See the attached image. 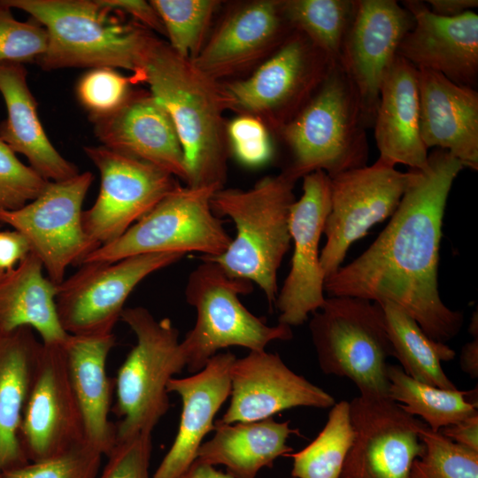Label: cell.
<instances>
[{
    "label": "cell",
    "mask_w": 478,
    "mask_h": 478,
    "mask_svg": "<svg viewBox=\"0 0 478 478\" xmlns=\"http://www.w3.org/2000/svg\"><path fill=\"white\" fill-rule=\"evenodd\" d=\"M388 397L408 413L420 417L435 432L478 414L477 405L466 400L467 390L439 389L406 374L401 366L389 365Z\"/></svg>",
    "instance_id": "32"
},
{
    "label": "cell",
    "mask_w": 478,
    "mask_h": 478,
    "mask_svg": "<svg viewBox=\"0 0 478 478\" xmlns=\"http://www.w3.org/2000/svg\"><path fill=\"white\" fill-rule=\"evenodd\" d=\"M429 10L442 17H457L478 6L477 0H427Z\"/></svg>",
    "instance_id": "46"
},
{
    "label": "cell",
    "mask_w": 478,
    "mask_h": 478,
    "mask_svg": "<svg viewBox=\"0 0 478 478\" xmlns=\"http://www.w3.org/2000/svg\"><path fill=\"white\" fill-rule=\"evenodd\" d=\"M309 329L325 374L348 378L359 395L388 397L387 358L394 351L379 303L326 297L313 312Z\"/></svg>",
    "instance_id": "7"
},
{
    "label": "cell",
    "mask_w": 478,
    "mask_h": 478,
    "mask_svg": "<svg viewBox=\"0 0 478 478\" xmlns=\"http://www.w3.org/2000/svg\"><path fill=\"white\" fill-rule=\"evenodd\" d=\"M303 193L289 213L294 250L290 270L275 300L279 323L299 326L325 302L319 245L330 211V178L321 170L303 177Z\"/></svg>",
    "instance_id": "17"
},
{
    "label": "cell",
    "mask_w": 478,
    "mask_h": 478,
    "mask_svg": "<svg viewBox=\"0 0 478 478\" xmlns=\"http://www.w3.org/2000/svg\"><path fill=\"white\" fill-rule=\"evenodd\" d=\"M357 0H283L282 13L293 30L337 62Z\"/></svg>",
    "instance_id": "33"
},
{
    "label": "cell",
    "mask_w": 478,
    "mask_h": 478,
    "mask_svg": "<svg viewBox=\"0 0 478 478\" xmlns=\"http://www.w3.org/2000/svg\"><path fill=\"white\" fill-rule=\"evenodd\" d=\"M140 82L169 113L184 155L189 187L222 189L227 178V109L221 84L155 37L142 66Z\"/></svg>",
    "instance_id": "2"
},
{
    "label": "cell",
    "mask_w": 478,
    "mask_h": 478,
    "mask_svg": "<svg viewBox=\"0 0 478 478\" xmlns=\"http://www.w3.org/2000/svg\"><path fill=\"white\" fill-rule=\"evenodd\" d=\"M469 332L474 335V337H478V317L476 311L472 316L471 323L469 326Z\"/></svg>",
    "instance_id": "49"
},
{
    "label": "cell",
    "mask_w": 478,
    "mask_h": 478,
    "mask_svg": "<svg viewBox=\"0 0 478 478\" xmlns=\"http://www.w3.org/2000/svg\"><path fill=\"white\" fill-rule=\"evenodd\" d=\"M235 356L217 353L204 367L185 378L173 377L168 393L181 399L177 434L151 478H176L196 459L205 436L214 429V418L230 396V369Z\"/></svg>",
    "instance_id": "23"
},
{
    "label": "cell",
    "mask_w": 478,
    "mask_h": 478,
    "mask_svg": "<svg viewBox=\"0 0 478 478\" xmlns=\"http://www.w3.org/2000/svg\"><path fill=\"white\" fill-rule=\"evenodd\" d=\"M48 182L30 166L24 165L0 139V212L26 205L43 191Z\"/></svg>",
    "instance_id": "40"
},
{
    "label": "cell",
    "mask_w": 478,
    "mask_h": 478,
    "mask_svg": "<svg viewBox=\"0 0 478 478\" xmlns=\"http://www.w3.org/2000/svg\"><path fill=\"white\" fill-rule=\"evenodd\" d=\"M83 150L100 173L98 196L81 216L93 251L120 237L180 184L169 173L103 145Z\"/></svg>",
    "instance_id": "14"
},
{
    "label": "cell",
    "mask_w": 478,
    "mask_h": 478,
    "mask_svg": "<svg viewBox=\"0 0 478 478\" xmlns=\"http://www.w3.org/2000/svg\"><path fill=\"white\" fill-rule=\"evenodd\" d=\"M216 190L179 184L120 237L94 250L81 265L147 253L199 252L204 258L220 255L232 238L212 211Z\"/></svg>",
    "instance_id": "9"
},
{
    "label": "cell",
    "mask_w": 478,
    "mask_h": 478,
    "mask_svg": "<svg viewBox=\"0 0 478 478\" xmlns=\"http://www.w3.org/2000/svg\"><path fill=\"white\" fill-rule=\"evenodd\" d=\"M417 169L401 172L377 160L330 178V211L320 261L326 279L341 266L351 245L377 223L391 217Z\"/></svg>",
    "instance_id": "12"
},
{
    "label": "cell",
    "mask_w": 478,
    "mask_h": 478,
    "mask_svg": "<svg viewBox=\"0 0 478 478\" xmlns=\"http://www.w3.org/2000/svg\"><path fill=\"white\" fill-rule=\"evenodd\" d=\"M120 320L134 332L136 343L113 380L117 442L152 433L170 408L168 382L186 367L179 331L169 318L157 320L135 306L125 308Z\"/></svg>",
    "instance_id": "6"
},
{
    "label": "cell",
    "mask_w": 478,
    "mask_h": 478,
    "mask_svg": "<svg viewBox=\"0 0 478 478\" xmlns=\"http://www.w3.org/2000/svg\"><path fill=\"white\" fill-rule=\"evenodd\" d=\"M64 341L42 343L35 366L19 429L20 446L29 462L58 456L87 443Z\"/></svg>",
    "instance_id": "15"
},
{
    "label": "cell",
    "mask_w": 478,
    "mask_h": 478,
    "mask_svg": "<svg viewBox=\"0 0 478 478\" xmlns=\"http://www.w3.org/2000/svg\"><path fill=\"white\" fill-rule=\"evenodd\" d=\"M103 146L151 164L188 181L184 155L174 124L150 91H131L115 111L90 118Z\"/></svg>",
    "instance_id": "20"
},
{
    "label": "cell",
    "mask_w": 478,
    "mask_h": 478,
    "mask_svg": "<svg viewBox=\"0 0 478 478\" xmlns=\"http://www.w3.org/2000/svg\"><path fill=\"white\" fill-rule=\"evenodd\" d=\"M230 382V403L218 423L257 421L295 407L331 408L335 404L333 396L266 350L235 358Z\"/></svg>",
    "instance_id": "19"
},
{
    "label": "cell",
    "mask_w": 478,
    "mask_h": 478,
    "mask_svg": "<svg viewBox=\"0 0 478 478\" xmlns=\"http://www.w3.org/2000/svg\"><path fill=\"white\" fill-rule=\"evenodd\" d=\"M102 457L85 443L58 456L4 471L0 478H96Z\"/></svg>",
    "instance_id": "39"
},
{
    "label": "cell",
    "mask_w": 478,
    "mask_h": 478,
    "mask_svg": "<svg viewBox=\"0 0 478 478\" xmlns=\"http://www.w3.org/2000/svg\"><path fill=\"white\" fill-rule=\"evenodd\" d=\"M27 78L24 65L0 64V93L7 109V118L0 123V139L15 153L24 155L30 166L45 180L70 179L80 173L79 169L49 140Z\"/></svg>",
    "instance_id": "27"
},
{
    "label": "cell",
    "mask_w": 478,
    "mask_h": 478,
    "mask_svg": "<svg viewBox=\"0 0 478 478\" xmlns=\"http://www.w3.org/2000/svg\"><path fill=\"white\" fill-rule=\"evenodd\" d=\"M354 438L350 402L342 400L331 407L315 439L303 450L287 455L293 458L292 477L339 478Z\"/></svg>",
    "instance_id": "34"
},
{
    "label": "cell",
    "mask_w": 478,
    "mask_h": 478,
    "mask_svg": "<svg viewBox=\"0 0 478 478\" xmlns=\"http://www.w3.org/2000/svg\"><path fill=\"white\" fill-rule=\"evenodd\" d=\"M231 150L239 162L256 167L272 156V144L266 125L258 117L242 114L226 127Z\"/></svg>",
    "instance_id": "41"
},
{
    "label": "cell",
    "mask_w": 478,
    "mask_h": 478,
    "mask_svg": "<svg viewBox=\"0 0 478 478\" xmlns=\"http://www.w3.org/2000/svg\"><path fill=\"white\" fill-rule=\"evenodd\" d=\"M252 289V282L227 275L213 261L204 260L189 274L185 297L195 308L197 320L181 342L189 372L203 369L224 348L241 346L258 351L273 341L293 337L291 327L269 326L242 304L239 296Z\"/></svg>",
    "instance_id": "8"
},
{
    "label": "cell",
    "mask_w": 478,
    "mask_h": 478,
    "mask_svg": "<svg viewBox=\"0 0 478 478\" xmlns=\"http://www.w3.org/2000/svg\"><path fill=\"white\" fill-rule=\"evenodd\" d=\"M134 84L116 69L98 67L89 69L78 81L76 97L89 113V118L108 114L119 108L128 97Z\"/></svg>",
    "instance_id": "37"
},
{
    "label": "cell",
    "mask_w": 478,
    "mask_h": 478,
    "mask_svg": "<svg viewBox=\"0 0 478 478\" xmlns=\"http://www.w3.org/2000/svg\"><path fill=\"white\" fill-rule=\"evenodd\" d=\"M183 256L175 252L147 253L113 262L81 264L77 272L57 285L55 304L62 328L73 335L112 334L135 288Z\"/></svg>",
    "instance_id": "11"
},
{
    "label": "cell",
    "mask_w": 478,
    "mask_h": 478,
    "mask_svg": "<svg viewBox=\"0 0 478 478\" xmlns=\"http://www.w3.org/2000/svg\"><path fill=\"white\" fill-rule=\"evenodd\" d=\"M439 432L451 441L478 452V414L444 427Z\"/></svg>",
    "instance_id": "45"
},
{
    "label": "cell",
    "mask_w": 478,
    "mask_h": 478,
    "mask_svg": "<svg viewBox=\"0 0 478 478\" xmlns=\"http://www.w3.org/2000/svg\"><path fill=\"white\" fill-rule=\"evenodd\" d=\"M428 159L385 228L361 255L325 280L324 291L392 302L430 339L446 343L460 332L464 316L440 297V242L449 193L464 166L440 149Z\"/></svg>",
    "instance_id": "1"
},
{
    "label": "cell",
    "mask_w": 478,
    "mask_h": 478,
    "mask_svg": "<svg viewBox=\"0 0 478 478\" xmlns=\"http://www.w3.org/2000/svg\"><path fill=\"white\" fill-rule=\"evenodd\" d=\"M335 63L294 30L251 76L221 84L227 106L266 117L279 130L314 95Z\"/></svg>",
    "instance_id": "10"
},
{
    "label": "cell",
    "mask_w": 478,
    "mask_h": 478,
    "mask_svg": "<svg viewBox=\"0 0 478 478\" xmlns=\"http://www.w3.org/2000/svg\"><path fill=\"white\" fill-rule=\"evenodd\" d=\"M90 172L64 181H49L34 200L14 211L0 212V222L27 239L31 252L56 285L70 265H81L93 249L82 227V204L92 184Z\"/></svg>",
    "instance_id": "13"
},
{
    "label": "cell",
    "mask_w": 478,
    "mask_h": 478,
    "mask_svg": "<svg viewBox=\"0 0 478 478\" xmlns=\"http://www.w3.org/2000/svg\"><path fill=\"white\" fill-rule=\"evenodd\" d=\"M11 9L0 0V64L37 63L47 50V31L33 19L17 20Z\"/></svg>",
    "instance_id": "38"
},
{
    "label": "cell",
    "mask_w": 478,
    "mask_h": 478,
    "mask_svg": "<svg viewBox=\"0 0 478 478\" xmlns=\"http://www.w3.org/2000/svg\"><path fill=\"white\" fill-rule=\"evenodd\" d=\"M383 310L394 355L403 371L420 382L449 390L458 389L443 370L442 361H451L454 350L430 339L403 309L389 301L379 303Z\"/></svg>",
    "instance_id": "31"
},
{
    "label": "cell",
    "mask_w": 478,
    "mask_h": 478,
    "mask_svg": "<svg viewBox=\"0 0 478 478\" xmlns=\"http://www.w3.org/2000/svg\"><path fill=\"white\" fill-rule=\"evenodd\" d=\"M350 408L355 438L339 478H410L427 424L388 397L358 395Z\"/></svg>",
    "instance_id": "16"
},
{
    "label": "cell",
    "mask_w": 478,
    "mask_h": 478,
    "mask_svg": "<svg viewBox=\"0 0 478 478\" xmlns=\"http://www.w3.org/2000/svg\"><path fill=\"white\" fill-rule=\"evenodd\" d=\"M366 127L358 93L335 63L310 100L279 129L292 157L283 171L297 181L318 170L332 177L366 166Z\"/></svg>",
    "instance_id": "5"
},
{
    "label": "cell",
    "mask_w": 478,
    "mask_h": 478,
    "mask_svg": "<svg viewBox=\"0 0 478 478\" xmlns=\"http://www.w3.org/2000/svg\"><path fill=\"white\" fill-rule=\"evenodd\" d=\"M293 31L282 13L281 1L248 3L224 19L191 61L218 81L273 53Z\"/></svg>",
    "instance_id": "22"
},
{
    "label": "cell",
    "mask_w": 478,
    "mask_h": 478,
    "mask_svg": "<svg viewBox=\"0 0 478 478\" xmlns=\"http://www.w3.org/2000/svg\"><path fill=\"white\" fill-rule=\"evenodd\" d=\"M176 478H234L227 473L217 470L213 466L195 459L191 465Z\"/></svg>",
    "instance_id": "48"
},
{
    "label": "cell",
    "mask_w": 478,
    "mask_h": 478,
    "mask_svg": "<svg viewBox=\"0 0 478 478\" xmlns=\"http://www.w3.org/2000/svg\"><path fill=\"white\" fill-rule=\"evenodd\" d=\"M413 25L412 13L395 0H357L338 63L358 93L368 127L374 125L383 81Z\"/></svg>",
    "instance_id": "18"
},
{
    "label": "cell",
    "mask_w": 478,
    "mask_h": 478,
    "mask_svg": "<svg viewBox=\"0 0 478 478\" xmlns=\"http://www.w3.org/2000/svg\"><path fill=\"white\" fill-rule=\"evenodd\" d=\"M41 346L27 327L0 333V474L29 462L19 429Z\"/></svg>",
    "instance_id": "30"
},
{
    "label": "cell",
    "mask_w": 478,
    "mask_h": 478,
    "mask_svg": "<svg viewBox=\"0 0 478 478\" xmlns=\"http://www.w3.org/2000/svg\"><path fill=\"white\" fill-rule=\"evenodd\" d=\"M214 435L203 443L197 459L212 465H222L234 478H256L263 467H272L277 458L287 456L293 449L287 444L292 434L289 421L272 418L222 424L214 422Z\"/></svg>",
    "instance_id": "28"
},
{
    "label": "cell",
    "mask_w": 478,
    "mask_h": 478,
    "mask_svg": "<svg viewBox=\"0 0 478 478\" xmlns=\"http://www.w3.org/2000/svg\"><path fill=\"white\" fill-rule=\"evenodd\" d=\"M378 160L424 170L428 153L420 130L418 69L397 56L380 90L374 125Z\"/></svg>",
    "instance_id": "25"
},
{
    "label": "cell",
    "mask_w": 478,
    "mask_h": 478,
    "mask_svg": "<svg viewBox=\"0 0 478 478\" xmlns=\"http://www.w3.org/2000/svg\"><path fill=\"white\" fill-rule=\"evenodd\" d=\"M459 364L462 371L471 378L478 377V337L463 346Z\"/></svg>",
    "instance_id": "47"
},
{
    "label": "cell",
    "mask_w": 478,
    "mask_h": 478,
    "mask_svg": "<svg viewBox=\"0 0 478 478\" xmlns=\"http://www.w3.org/2000/svg\"><path fill=\"white\" fill-rule=\"evenodd\" d=\"M402 5L414 19L412 28L397 50L417 69L443 74L450 81L475 89L478 81V15L474 11L457 17L434 14L423 1Z\"/></svg>",
    "instance_id": "21"
},
{
    "label": "cell",
    "mask_w": 478,
    "mask_h": 478,
    "mask_svg": "<svg viewBox=\"0 0 478 478\" xmlns=\"http://www.w3.org/2000/svg\"><path fill=\"white\" fill-rule=\"evenodd\" d=\"M425 446L414 459L410 478H478V452L458 444L427 425L420 431Z\"/></svg>",
    "instance_id": "36"
},
{
    "label": "cell",
    "mask_w": 478,
    "mask_h": 478,
    "mask_svg": "<svg viewBox=\"0 0 478 478\" xmlns=\"http://www.w3.org/2000/svg\"><path fill=\"white\" fill-rule=\"evenodd\" d=\"M30 251L27 239L19 232H0V272L14 268Z\"/></svg>",
    "instance_id": "44"
},
{
    "label": "cell",
    "mask_w": 478,
    "mask_h": 478,
    "mask_svg": "<svg viewBox=\"0 0 478 478\" xmlns=\"http://www.w3.org/2000/svg\"><path fill=\"white\" fill-rule=\"evenodd\" d=\"M116 337L68 335L64 349L71 383L78 400L87 443L107 456L115 446L116 428L110 419L114 382L106 373Z\"/></svg>",
    "instance_id": "26"
},
{
    "label": "cell",
    "mask_w": 478,
    "mask_h": 478,
    "mask_svg": "<svg viewBox=\"0 0 478 478\" xmlns=\"http://www.w3.org/2000/svg\"><path fill=\"white\" fill-rule=\"evenodd\" d=\"M43 271L30 251L14 268L0 272V333L27 327L40 335L42 343L66 338L56 310L57 285Z\"/></svg>",
    "instance_id": "29"
},
{
    "label": "cell",
    "mask_w": 478,
    "mask_h": 478,
    "mask_svg": "<svg viewBox=\"0 0 478 478\" xmlns=\"http://www.w3.org/2000/svg\"><path fill=\"white\" fill-rule=\"evenodd\" d=\"M420 130L425 147L449 152L478 169V92L443 74L418 69Z\"/></svg>",
    "instance_id": "24"
},
{
    "label": "cell",
    "mask_w": 478,
    "mask_h": 478,
    "mask_svg": "<svg viewBox=\"0 0 478 478\" xmlns=\"http://www.w3.org/2000/svg\"><path fill=\"white\" fill-rule=\"evenodd\" d=\"M10 8L27 12L48 34L45 53L37 64L44 70L60 68H123L140 82L147 50L156 37L122 13L98 0H3Z\"/></svg>",
    "instance_id": "3"
},
{
    "label": "cell",
    "mask_w": 478,
    "mask_h": 478,
    "mask_svg": "<svg viewBox=\"0 0 478 478\" xmlns=\"http://www.w3.org/2000/svg\"><path fill=\"white\" fill-rule=\"evenodd\" d=\"M104 7L130 15L134 21L149 30L166 35L161 19L150 2L143 0H98Z\"/></svg>",
    "instance_id": "43"
},
{
    "label": "cell",
    "mask_w": 478,
    "mask_h": 478,
    "mask_svg": "<svg viewBox=\"0 0 478 478\" xmlns=\"http://www.w3.org/2000/svg\"><path fill=\"white\" fill-rule=\"evenodd\" d=\"M151 451L152 439L149 433L117 442L106 456L107 461L96 478H151Z\"/></svg>",
    "instance_id": "42"
},
{
    "label": "cell",
    "mask_w": 478,
    "mask_h": 478,
    "mask_svg": "<svg viewBox=\"0 0 478 478\" xmlns=\"http://www.w3.org/2000/svg\"><path fill=\"white\" fill-rule=\"evenodd\" d=\"M296 182L282 171L246 190L220 189L211 199L213 213L228 217L236 235L223 253L201 258L215 262L231 277L256 283L270 305L275 303L278 269L291 242L289 221Z\"/></svg>",
    "instance_id": "4"
},
{
    "label": "cell",
    "mask_w": 478,
    "mask_h": 478,
    "mask_svg": "<svg viewBox=\"0 0 478 478\" xmlns=\"http://www.w3.org/2000/svg\"><path fill=\"white\" fill-rule=\"evenodd\" d=\"M150 3L162 20L169 46L181 57L193 60L204 44V37L219 2L151 0Z\"/></svg>",
    "instance_id": "35"
}]
</instances>
